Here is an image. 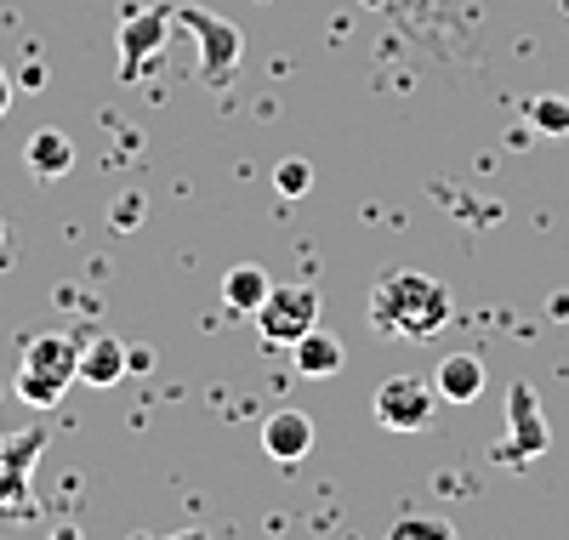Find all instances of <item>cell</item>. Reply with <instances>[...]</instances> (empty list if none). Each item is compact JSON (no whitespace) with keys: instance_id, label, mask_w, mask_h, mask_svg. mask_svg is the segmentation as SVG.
<instances>
[{"instance_id":"cell-8","label":"cell","mask_w":569,"mask_h":540,"mask_svg":"<svg viewBox=\"0 0 569 540\" xmlns=\"http://www.w3.org/2000/svg\"><path fill=\"white\" fill-rule=\"evenodd\" d=\"M262 450H268L279 467L308 461V450H313V421H308L302 410H273V416L262 421Z\"/></svg>"},{"instance_id":"cell-3","label":"cell","mask_w":569,"mask_h":540,"mask_svg":"<svg viewBox=\"0 0 569 540\" xmlns=\"http://www.w3.org/2000/svg\"><path fill=\"white\" fill-rule=\"evenodd\" d=\"M552 450V432H547V416H541V399H536V387L530 381H512L507 387V438H501V450L496 461L501 467H530Z\"/></svg>"},{"instance_id":"cell-15","label":"cell","mask_w":569,"mask_h":540,"mask_svg":"<svg viewBox=\"0 0 569 540\" xmlns=\"http://www.w3.org/2000/svg\"><path fill=\"white\" fill-rule=\"evenodd\" d=\"M40 450H46V438H40V432H18V438H7V450H0V472H29V467L40 461Z\"/></svg>"},{"instance_id":"cell-1","label":"cell","mask_w":569,"mask_h":540,"mask_svg":"<svg viewBox=\"0 0 569 540\" xmlns=\"http://www.w3.org/2000/svg\"><path fill=\"white\" fill-rule=\"evenodd\" d=\"M370 324H376V336L427 341L450 324V290L416 268H388L370 284Z\"/></svg>"},{"instance_id":"cell-13","label":"cell","mask_w":569,"mask_h":540,"mask_svg":"<svg viewBox=\"0 0 569 540\" xmlns=\"http://www.w3.org/2000/svg\"><path fill=\"white\" fill-rule=\"evenodd\" d=\"M291 353H297V370H302L308 381H325V376H337V370H342V341H337V336H325L319 324L297 341Z\"/></svg>"},{"instance_id":"cell-2","label":"cell","mask_w":569,"mask_h":540,"mask_svg":"<svg viewBox=\"0 0 569 540\" xmlns=\"http://www.w3.org/2000/svg\"><path fill=\"white\" fill-rule=\"evenodd\" d=\"M74 376H80V341L74 336H34L18 359V399L34 410H52V404H63Z\"/></svg>"},{"instance_id":"cell-11","label":"cell","mask_w":569,"mask_h":540,"mask_svg":"<svg viewBox=\"0 0 569 540\" xmlns=\"http://www.w3.org/2000/svg\"><path fill=\"white\" fill-rule=\"evenodd\" d=\"M268 290H273V284H268V268H257V262H233L228 279H222V308H228V313H257Z\"/></svg>"},{"instance_id":"cell-4","label":"cell","mask_w":569,"mask_h":540,"mask_svg":"<svg viewBox=\"0 0 569 540\" xmlns=\"http://www.w3.org/2000/svg\"><path fill=\"white\" fill-rule=\"evenodd\" d=\"M251 319H257L268 348H297V341L319 324V297H313V284H273Z\"/></svg>"},{"instance_id":"cell-7","label":"cell","mask_w":569,"mask_h":540,"mask_svg":"<svg viewBox=\"0 0 569 540\" xmlns=\"http://www.w3.org/2000/svg\"><path fill=\"white\" fill-rule=\"evenodd\" d=\"M171 23H177V7H142V12L120 18V80H137L142 69L154 63Z\"/></svg>"},{"instance_id":"cell-21","label":"cell","mask_w":569,"mask_h":540,"mask_svg":"<svg viewBox=\"0 0 569 540\" xmlns=\"http://www.w3.org/2000/svg\"><path fill=\"white\" fill-rule=\"evenodd\" d=\"M0 251H7V222H0Z\"/></svg>"},{"instance_id":"cell-10","label":"cell","mask_w":569,"mask_h":540,"mask_svg":"<svg viewBox=\"0 0 569 540\" xmlns=\"http://www.w3.org/2000/svg\"><path fill=\"white\" fill-rule=\"evenodd\" d=\"M23 166H29L40 182H58V177H69V166H74V142H69V131H58V126H40V131L23 142Z\"/></svg>"},{"instance_id":"cell-17","label":"cell","mask_w":569,"mask_h":540,"mask_svg":"<svg viewBox=\"0 0 569 540\" xmlns=\"http://www.w3.org/2000/svg\"><path fill=\"white\" fill-rule=\"evenodd\" d=\"M410 534H421V540H450V523H445V518H399V523H393V540H410Z\"/></svg>"},{"instance_id":"cell-14","label":"cell","mask_w":569,"mask_h":540,"mask_svg":"<svg viewBox=\"0 0 569 540\" xmlns=\"http://www.w3.org/2000/svg\"><path fill=\"white\" fill-rule=\"evenodd\" d=\"M530 126L541 137H569V97H536V103H530Z\"/></svg>"},{"instance_id":"cell-6","label":"cell","mask_w":569,"mask_h":540,"mask_svg":"<svg viewBox=\"0 0 569 540\" xmlns=\"http://www.w3.org/2000/svg\"><path fill=\"white\" fill-rule=\"evenodd\" d=\"M445 399H439V387L433 381H421V376H393V381H382L376 387V421H382L388 432H421L427 421H433V410H439Z\"/></svg>"},{"instance_id":"cell-16","label":"cell","mask_w":569,"mask_h":540,"mask_svg":"<svg viewBox=\"0 0 569 540\" xmlns=\"http://www.w3.org/2000/svg\"><path fill=\"white\" fill-rule=\"evenodd\" d=\"M273 188L284 193V200H302V193L313 188V166L308 160H279L273 166Z\"/></svg>"},{"instance_id":"cell-19","label":"cell","mask_w":569,"mask_h":540,"mask_svg":"<svg viewBox=\"0 0 569 540\" xmlns=\"http://www.w3.org/2000/svg\"><path fill=\"white\" fill-rule=\"evenodd\" d=\"M149 364H154V353H149V348H126V370H131V376H142Z\"/></svg>"},{"instance_id":"cell-5","label":"cell","mask_w":569,"mask_h":540,"mask_svg":"<svg viewBox=\"0 0 569 540\" xmlns=\"http://www.w3.org/2000/svg\"><path fill=\"white\" fill-rule=\"evenodd\" d=\"M177 29H188L194 46H200V80H228L233 69H240L246 40L228 18H211L206 7H177Z\"/></svg>"},{"instance_id":"cell-20","label":"cell","mask_w":569,"mask_h":540,"mask_svg":"<svg viewBox=\"0 0 569 540\" xmlns=\"http://www.w3.org/2000/svg\"><path fill=\"white\" fill-rule=\"evenodd\" d=\"M7 109H12V74H7V63H0V120H7Z\"/></svg>"},{"instance_id":"cell-18","label":"cell","mask_w":569,"mask_h":540,"mask_svg":"<svg viewBox=\"0 0 569 540\" xmlns=\"http://www.w3.org/2000/svg\"><path fill=\"white\" fill-rule=\"evenodd\" d=\"M137 211H142V200H137V193H131V200H120V206H114V228H137V222H131Z\"/></svg>"},{"instance_id":"cell-9","label":"cell","mask_w":569,"mask_h":540,"mask_svg":"<svg viewBox=\"0 0 569 540\" xmlns=\"http://www.w3.org/2000/svg\"><path fill=\"white\" fill-rule=\"evenodd\" d=\"M433 387L445 404H472L485 392V359L479 353H445L433 370Z\"/></svg>"},{"instance_id":"cell-12","label":"cell","mask_w":569,"mask_h":540,"mask_svg":"<svg viewBox=\"0 0 569 540\" xmlns=\"http://www.w3.org/2000/svg\"><path fill=\"white\" fill-rule=\"evenodd\" d=\"M120 376H126V341H114V336L86 341L80 348V381L86 387H114Z\"/></svg>"}]
</instances>
